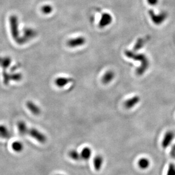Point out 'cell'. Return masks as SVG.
Masks as SVG:
<instances>
[{
    "label": "cell",
    "mask_w": 175,
    "mask_h": 175,
    "mask_svg": "<svg viewBox=\"0 0 175 175\" xmlns=\"http://www.w3.org/2000/svg\"><path fill=\"white\" fill-rule=\"evenodd\" d=\"M9 21L11 36L13 39L18 42V41L20 39L18 18L16 15H12L10 17Z\"/></svg>",
    "instance_id": "3957f363"
},
{
    "label": "cell",
    "mask_w": 175,
    "mask_h": 175,
    "mask_svg": "<svg viewBox=\"0 0 175 175\" xmlns=\"http://www.w3.org/2000/svg\"><path fill=\"white\" fill-rule=\"evenodd\" d=\"M167 175H175V165L171 163L169 165Z\"/></svg>",
    "instance_id": "603a6c76"
},
{
    "label": "cell",
    "mask_w": 175,
    "mask_h": 175,
    "mask_svg": "<svg viewBox=\"0 0 175 175\" xmlns=\"http://www.w3.org/2000/svg\"><path fill=\"white\" fill-rule=\"evenodd\" d=\"M86 42V39L83 36H78L69 40L67 42V45L69 47L74 48L85 45Z\"/></svg>",
    "instance_id": "8992f818"
},
{
    "label": "cell",
    "mask_w": 175,
    "mask_h": 175,
    "mask_svg": "<svg viewBox=\"0 0 175 175\" xmlns=\"http://www.w3.org/2000/svg\"><path fill=\"white\" fill-rule=\"evenodd\" d=\"M28 134L36 141L41 143H45L47 141V138L45 134L36 128H29Z\"/></svg>",
    "instance_id": "277c9868"
},
{
    "label": "cell",
    "mask_w": 175,
    "mask_h": 175,
    "mask_svg": "<svg viewBox=\"0 0 175 175\" xmlns=\"http://www.w3.org/2000/svg\"><path fill=\"white\" fill-rule=\"evenodd\" d=\"M174 138L175 134L172 131H168L166 132L162 142V147L164 148L168 147L173 141Z\"/></svg>",
    "instance_id": "52a82bcc"
},
{
    "label": "cell",
    "mask_w": 175,
    "mask_h": 175,
    "mask_svg": "<svg viewBox=\"0 0 175 175\" xmlns=\"http://www.w3.org/2000/svg\"><path fill=\"white\" fill-rule=\"evenodd\" d=\"M56 175H62V174H57Z\"/></svg>",
    "instance_id": "4316f807"
},
{
    "label": "cell",
    "mask_w": 175,
    "mask_h": 175,
    "mask_svg": "<svg viewBox=\"0 0 175 175\" xmlns=\"http://www.w3.org/2000/svg\"><path fill=\"white\" fill-rule=\"evenodd\" d=\"M10 131L4 125H0V138L9 139L11 137Z\"/></svg>",
    "instance_id": "5bb4252c"
},
{
    "label": "cell",
    "mask_w": 175,
    "mask_h": 175,
    "mask_svg": "<svg viewBox=\"0 0 175 175\" xmlns=\"http://www.w3.org/2000/svg\"><path fill=\"white\" fill-rule=\"evenodd\" d=\"M171 155L172 157L175 158V145L172 147L171 151Z\"/></svg>",
    "instance_id": "484cf974"
},
{
    "label": "cell",
    "mask_w": 175,
    "mask_h": 175,
    "mask_svg": "<svg viewBox=\"0 0 175 175\" xmlns=\"http://www.w3.org/2000/svg\"><path fill=\"white\" fill-rule=\"evenodd\" d=\"M22 78V75L19 73H15L10 75V80H13L14 81H20Z\"/></svg>",
    "instance_id": "7402d4cb"
},
{
    "label": "cell",
    "mask_w": 175,
    "mask_h": 175,
    "mask_svg": "<svg viewBox=\"0 0 175 175\" xmlns=\"http://www.w3.org/2000/svg\"><path fill=\"white\" fill-rule=\"evenodd\" d=\"M140 97L138 96H133L124 102V107L126 109H131L140 102Z\"/></svg>",
    "instance_id": "ba28073f"
},
{
    "label": "cell",
    "mask_w": 175,
    "mask_h": 175,
    "mask_svg": "<svg viewBox=\"0 0 175 175\" xmlns=\"http://www.w3.org/2000/svg\"><path fill=\"white\" fill-rule=\"evenodd\" d=\"M148 14L152 22L158 26L163 23L168 18V13L165 11H161L158 14H156L153 10H150Z\"/></svg>",
    "instance_id": "7a4b0ae2"
},
{
    "label": "cell",
    "mask_w": 175,
    "mask_h": 175,
    "mask_svg": "<svg viewBox=\"0 0 175 175\" xmlns=\"http://www.w3.org/2000/svg\"><path fill=\"white\" fill-rule=\"evenodd\" d=\"M80 158L87 160L90 158L92 155V150L90 147H85L82 150L81 152L80 153Z\"/></svg>",
    "instance_id": "2e32d148"
},
{
    "label": "cell",
    "mask_w": 175,
    "mask_h": 175,
    "mask_svg": "<svg viewBox=\"0 0 175 175\" xmlns=\"http://www.w3.org/2000/svg\"><path fill=\"white\" fill-rule=\"evenodd\" d=\"M69 156L74 160H79L80 159V153L75 150H70L69 153Z\"/></svg>",
    "instance_id": "ffe728a7"
},
{
    "label": "cell",
    "mask_w": 175,
    "mask_h": 175,
    "mask_svg": "<svg viewBox=\"0 0 175 175\" xmlns=\"http://www.w3.org/2000/svg\"><path fill=\"white\" fill-rule=\"evenodd\" d=\"M17 128L19 133L22 136H25L28 134L29 128L27 124L24 121H19L17 123Z\"/></svg>",
    "instance_id": "4fadbf2b"
},
{
    "label": "cell",
    "mask_w": 175,
    "mask_h": 175,
    "mask_svg": "<svg viewBox=\"0 0 175 175\" xmlns=\"http://www.w3.org/2000/svg\"><path fill=\"white\" fill-rule=\"evenodd\" d=\"M53 10V7L50 5H43L41 8V11L43 13V14L45 15L50 14Z\"/></svg>",
    "instance_id": "44dd1931"
},
{
    "label": "cell",
    "mask_w": 175,
    "mask_h": 175,
    "mask_svg": "<svg viewBox=\"0 0 175 175\" xmlns=\"http://www.w3.org/2000/svg\"><path fill=\"white\" fill-rule=\"evenodd\" d=\"M73 81V79L66 77H58L55 80V83L58 87L62 88Z\"/></svg>",
    "instance_id": "7c38bea8"
},
{
    "label": "cell",
    "mask_w": 175,
    "mask_h": 175,
    "mask_svg": "<svg viewBox=\"0 0 175 175\" xmlns=\"http://www.w3.org/2000/svg\"><path fill=\"white\" fill-rule=\"evenodd\" d=\"M26 106L28 110L34 115H39L41 113V109L34 102L28 101L26 103Z\"/></svg>",
    "instance_id": "8fae6325"
},
{
    "label": "cell",
    "mask_w": 175,
    "mask_h": 175,
    "mask_svg": "<svg viewBox=\"0 0 175 175\" xmlns=\"http://www.w3.org/2000/svg\"><path fill=\"white\" fill-rule=\"evenodd\" d=\"M124 54L128 58L140 62V66L136 69L137 75L139 76L142 75L149 68L150 61L148 57L145 54L137 53V52L130 50L125 51Z\"/></svg>",
    "instance_id": "6da1fadb"
},
{
    "label": "cell",
    "mask_w": 175,
    "mask_h": 175,
    "mask_svg": "<svg viewBox=\"0 0 175 175\" xmlns=\"http://www.w3.org/2000/svg\"><path fill=\"white\" fill-rule=\"evenodd\" d=\"M103 162H104V159L102 157V156L100 155H97L95 156L93 160V164H94L95 170L97 171H99L101 170L102 165L103 164Z\"/></svg>",
    "instance_id": "9a60e30c"
},
{
    "label": "cell",
    "mask_w": 175,
    "mask_h": 175,
    "mask_svg": "<svg viewBox=\"0 0 175 175\" xmlns=\"http://www.w3.org/2000/svg\"><path fill=\"white\" fill-rule=\"evenodd\" d=\"M24 35L27 38H32L34 36V31L32 30L27 29L24 31Z\"/></svg>",
    "instance_id": "cb8c5ba5"
},
{
    "label": "cell",
    "mask_w": 175,
    "mask_h": 175,
    "mask_svg": "<svg viewBox=\"0 0 175 175\" xmlns=\"http://www.w3.org/2000/svg\"><path fill=\"white\" fill-rule=\"evenodd\" d=\"M11 148L13 151L16 153H21L24 149V145L22 142L19 141L14 142L11 145Z\"/></svg>",
    "instance_id": "d6986e66"
},
{
    "label": "cell",
    "mask_w": 175,
    "mask_h": 175,
    "mask_svg": "<svg viewBox=\"0 0 175 175\" xmlns=\"http://www.w3.org/2000/svg\"><path fill=\"white\" fill-rule=\"evenodd\" d=\"M149 36H146L145 38H140L136 41L134 46L133 47V51L137 52L142 48L148 41Z\"/></svg>",
    "instance_id": "30bf717a"
},
{
    "label": "cell",
    "mask_w": 175,
    "mask_h": 175,
    "mask_svg": "<svg viewBox=\"0 0 175 175\" xmlns=\"http://www.w3.org/2000/svg\"><path fill=\"white\" fill-rule=\"evenodd\" d=\"M11 60L9 57H0V66L5 71L6 69L9 68L11 65Z\"/></svg>",
    "instance_id": "e0dca14e"
},
{
    "label": "cell",
    "mask_w": 175,
    "mask_h": 175,
    "mask_svg": "<svg viewBox=\"0 0 175 175\" xmlns=\"http://www.w3.org/2000/svg\"><path fill=\"white\" fill-rule=\"evenodd\" d=\"M115 77V73L112 70H108L102 77V83L104 85L110 83Z\"/></svg>",
    "instance_id": "9c48e42d"
},
{
    "label": "cell",
    "mask_w": 175,
    "mask_h": 175,
    "mask_svg": "<svg viewBox=\"0 0 175 175\" xmlns=\"http://www.w3.org/2000/svg\"><path fill=\"white\" fill-rule=\"evenodd\" d=\"M138 167L142 170H146L148 168L150 165V162L146 158H141L138 161Z\"/></svg>",
    "instance_id": "ac0fdd59"
},
{
    "label": "cell",
    "mask_w": 175,
    "mask_h": 175,
    "mask_svg": "<svg viewBox=\"0 0 175 175\" xmlns=\"http://www.w3.org/2000/svg\"><path fill=\"white\" fill-rule=\"evenodd\" d=\"M148 4L151 6L157 5L159 2V0H147Z\"/></svg>",
    "instance_id": "d4e9b609"
},
{
    "label": "cell",
    "mask_w": 175,
    "mask_h": 175,
    "mask_svg": "<svg viewBox=\"0 0 175 175\" xmlns=\"http://www.w3.org/2000/svg\"><path fill=\"white\" fill-rule=\"evenodd\" d=\"M113 21V17L108 13H104L102 14L99 22V27L104 28L109 26Z\"/></svg>",
    "instance_id": "5b68a950"
}]
</instances>
